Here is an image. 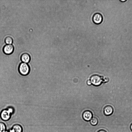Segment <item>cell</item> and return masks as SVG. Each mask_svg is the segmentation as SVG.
Listing matches in <instances>:
<instances>
[{
  "mask_svg": "<svg viewBox=\"0 0 132 132\" xmlns=\"http://www.w3.org/2000/svg\"><path fill=\"white\" fill-rule=\"evenodd\" d=\"M14 112V108L12 107H9L2 110L0 113V118L4 121L9 120L11 115Z\"/></svg>",
  "mask_w": 132,
  "mask_h": 132,
  "instance_id": "1",
  "label": "cell"
},
{
  "mask_svg": "<svg viewBox=\"0 0 132 132\" xmlns=\"http://www.w3.org/2000/svg\"><path fill=\"white\" fill-rule=\"evenodd\" d=\"M19 71L20 73L22 75H27L30 71V68L28 64L22 62L19 67Z\"/></svg>",
  "mask_w": 132,
  "mask_h": 132,
  "instance_id": "2",
  "label": "cell"
},
{
  "mask_svg": "<svg viewBox=\"0 0 132 132\" xmlns=\"http://www.w3.org/2000/svg\"><path fill=\"white\" fill-rule=\"evenodd\" d=\"M91 83L96 86L100 85L103 81L102 77L97 75H94L91 76L90 80Z\"/></svg>",
  "mask_w": 132,
  "mask_h": 132,
  "instance_id": "3",
  "label": "cell"
},
{
  "mask_svg": "<svg viewBox=\"0 0 132 132\" xmlns=\"http://www.w3.org/2000/svg\"><path fill=\"white\" fill-rule=\"evenodd\" d=\"M14 49V47L12 45L6 44L3 47V51L5 54L9 55L13 53Z\"/></svg>",
  "mask_w": 132,
  "mask_h": 132,
  "instance_id": "4",
  "label": "cell"
},
{
  "mask_svg": "<svg viewBox=\"0 0 132 132\" xmlns=\"http://www.w3.org/2000/svg\"><path fill=\"white\" fill-rule=\"evenodd\" d=\"M103 16L99 13H97L94 14L92 17V20L95 24H98L100 23L103 20Z\"/></svg>",
  "mask_w": 132,
  "mask_h": 132,
  "instance_id": "5",
  "label": "cell"
},
{
  "mask_svg": "<svg viewBox=\"0 0 132 132\" xmlns=\"http://www.w3.org/2000/svg\"><path fill=\"white\" fill-rule=\"evenodd\" d=\"M113 112V107L110 105H107L104 108L103 112L104 114L106 116H109L111 115Z\"/></svg>",
  "mask_w": 132,
  "mask_h": 132,
  "instance_id": "6",
  "label": "cell"
},
{
  "mask_svg": "<svg viewBox=\"0 0 132 132\" xmlns=\"http://www.w3.org/2000/svg\"><path fill=\"white\" fill-rule=\"evenodd\" d=\"M20 59L22 62L28 64L30 61V57L28 53H24L21 54Z\"/></svg>",
  "mask_w": 132,
  "mask_h": 132,
  "instance_id": "7",
  "label": "cell"
},
{
  "mask_svg": "<svg viewBox=\"0 0 132 132\" xmlns=\"http://www.w3.org/2000/svg\"><path fill=\"white\" fill-rule=\"evenodd\" d=\"M93 114L91 111L89 110H86L83 113L82 117L85 121H88L90 120L92 118Z\"/></svg>",
  "mask_w": 132,
  "mask_h": 132,
  "instance_id": "8",
  "label": "cell"
},
{
  "mask_svg": "<svg viewBox=\"0 0 132 132\" xmlns=\"http://www.w3.org/2000/svg\"><path fill=\"white\" fill-rule=\"evenodd\" d=\"M13 132H22L23 128L22 126L18 124L14 125L11 129Z\"/></svg>",
  "mask_w": 132,
  "mask_h": 132,
  "instance_id": "9",
  "label": "cell"
},
{
  "mask_svg": "<svg viewBox=\"0 0 132 132\" xmlns=\"http://www.w3.org/2000/svg\"><path fill=\"white\" fill-rule=\"evenodd\" d=\"M6 130L5 124L2 122H0V132H5Z\"/></svg>",
  "mask_w": 132,
  "mask_h": 132,
  "instance_id": "10",
  "label": "cell"
},
{
  "mask_svg": "<svg viewBox=\"0 0 132 132\" xmlns=\"http://www.w3.org/2000/svg\"><path fill=\"white\" fill-rule=\"evenodd\" d=\"M5 42L7 44H11L13 42V39L11 37L7 36L5 38Z\"/></svg>",
  "mask_w": 132,
  "mask_h": 132,
  "instance_id": "11",
  "label": "cell"
},
{
  "mask_svg": "<svg viewBox=\"0 0 132 132\" xmlns=\"http://www.w3.org/2000/svg\"><path fill=\"white\" fill-rule=\"evenodd\" d=\"M90 123L93 126L96 125L98 123V120L97 118L95 117H94L90 120Z\"/></svg>",
  "mask_w": 132,
  "mask_h": 132,
  "instance_id": "12",
  "label": "cell"
},
{
  "mask_svg": "<svg viewBox=\"0 0 132 132\" xmlns=\"http://www.w3.org/2000/svg\"><path fill=\"white\" fill-rule=\"evenodd\" d=\"M97 132H107L104 129H101L98 131Z\"/></svg>",
  "mask_w": 132,
  "mask_h": 132,
  "instance_id": "13",
  "label": "cell"
},
{
  "mask_svg": "<svg viewBox=\"0 0 132 132\" xmlns=\"http://www.w3.org/2000/svg\"><path fill=\"white\" fill-rule=\"evenodd\" d=\"M87 84L88 85H90L92 83L90 80H88L87 81Z\"/></svg>",
  "mask_w": 132,
  "mask_h": 132,
  "instance_id": "14",
  "label": "cell"
},
{
  "mask_svg": "<svg viewBox=\"0 0 132 132\" xmlns=\"http://www.w3.org/2000/svg\"><path fill=\"white\" fill-rule=\"evenodd\" d=\"M130 128L131 130V131H132V123L130 125Z\"/></svg>",
  "mask_w": 132,
  "mask_h": 132,
  "instance_id": "15",
  "label": "cell"
},
{
  "mask_svg": "<svg viewBox=\"0 0 132 132\" xmlns=\"http://www.w3.org/2000/svg\"><path fill=\"white\" fill-rule=\"evenodd\" d=\"M9 132H13L11 129L9 130Z\"/></svg>",
  "mask_w": 132,
  "mask_h": 132,
  "instance_id": "16",
  "label": "cell"
},
{
  "mask_svg": "<svg viewBox=\"0 0 132 132\" xmlns=\"http://www.w3.org/2000/svg\"><path fill=\"white\" fill-rule=\"evenodd\" d=\"M120 1H121V2H125V1H126V0H120Z\"/></svg>",
  "mask_w": 132,
  "mask_h": 132,
  "instance_id": "17",
  "label": "cell"
}]
</instances>
